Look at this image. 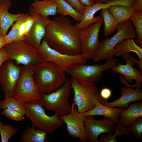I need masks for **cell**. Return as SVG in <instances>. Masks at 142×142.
<instances>
[{
    "label": "cell",
    "mask_w": 142,
    "mask_h": 142,
    "mask_svg": "<svg viewBox=\"0 0 142 142\" xmlns=\"http://www.w3.org/2000/svg\"><path fill=\"white\" fill-rule=\"evenodd\" d=\"M26 15V14H23L12 25V29L10 31L8 34L3 37L6 44L17 40L20 25L24 19Z\"/></svg>",
    "instance_id": "30"
},
{
    "label": "cell",
    "mask_w": 142,
    "mask_h": 142,
    "mask_svg": "<svg viewBox=\"0 0 142 142\" xmlns=\"http://www.w3.org/2000/svg\"><path fill=\"white\" fill-rule=\"evenodd\" d=\"M85 129L88 136V142H99L98 138L102 133L112 134L114 131L115 123L110 118L104 117V119H96L94 115L85 116Z\"/></svg>",
    "instance_id": "14"
},
{
    "label": "cell",
    "mask_w": 142,
    "mask_h": 142,
    "mask_svg": "<svg viewBox=\"0 0 142 142\" xmlns=\"http://www.w3.org/2000/svg\"><path fill=\"white\" fill-rule=\"evenodd\" d=\"M54 0L57 4V13L64 16L69 15L76 22L81 21L82 14L78 12L65 0Z\"/></svg>",
    "instance_id": "25"
},
{
    "label": "cell",
    "mask_w": 142,
    "mask_h": 142,
    "mask_svg": "<svg viewBox=\"0 0 142 142\" xmlns=\"http://www.w3.org/2000/svg\"><path fill=\"white\" fill-rule=\"evenodd\" d=\"M126 60L125 64H122L119 62L117 65L112 69L115 73H118L124 76V79L128 83H131L133 80L136 82V84L132 85L133 87L141 89L142 83V72L138 69L133 67L135 63L130 57L128 53L122 56Z\"/></svg>",
    "instance_id": "16"
},
{
    "label": "cell",
    "mask_w": 142,
    "mask_h": 142,
    "mask_svg": "<svg viewBox=\"0 0 142 142\" xmlns=\"http://www.w3.org/2000/svg\"><path fill=\"white\" fill-rule=\"evenodd\" d=\"M124 109L121 108L109 107L98 102L93 109L82 114L85 116L97 115L103 116L110 119L115 124L118 122L120 115Z\"/></svg>",
    "instance_id": "19"
},
{
    "label": "cell",
    "mask_w": 142,
    "mask_h": 142,
    "mask_svg": "<svg viewBox=\"0 0 142 142\" xmlns=\"http://www.w3.org/2000/svg\"><path fill=\"white\" fill-rule=\"evenodd\" d=\"M18 128L8 124L0 125V134L2 142H8L18 131Z\"/></svg>",
    "instance_id": "31"
},
{
    "label": "cell",
    "mask_w": 142,
    "mask_h": 142,
    "mask_svg": "<svg viewBox=\"0 0 142 142\" xmlns=\"http://www.w3.org/2000/svg\"><path fill=\"white\" fill-rule=\"evenodd\" d=\"M2 124V123L0 121V125Z\"/></svg>",
    "instance_id": "43"
},
{
    "label": "cell",
    "mask_w": 142,
    "mask_h": 142,
    "mask_svg": "<svg viewBox=\"0 0 142 142\" xmlns=\"http://www.w3.org/2000/svg\"><path fill=\"white\" fill-rule=\"evenodd\" d=\"M114 128L115 132L113 135L108 133L103 135H100L99 142H117L116 139L117 136L124 135L128 137L130 133L127 128L118 122L115 124Z\"/></svg>",
    "instance_id": "27"
},
{
    "label": "cell",
    "mask_w": 142,
    "mask_h": 142,
    "mask_svg": "<svg viewBox=\"0 0 142 142\" xmlns=\"http://www.w3.org/2000/svg\"><path fill=\"white\" fill-rule=\"evenodd\" d=\"M107 60L105 63L100 65L74 64L68 68L65 72L81 84H87L98 82L103 75V71L112 69L118 65L119 62L117 59L113 57Z\"/></svg>",
    "instance_id": "5"
},
{
    "label": "cell",
    "mask_w": 142,
    "mask_h": 142,
    "mask_svg": "<svg viewBox=\"0 0 142 142\" xmlns=\"http://www.w3.org/2000/svg\"><path fill=\"white\" fill-rule=\"evenodd\" d=\"M79 30L70 19L60 15L51 20L43 39L50 47L62 54L78 55L82 52Z\"/></svg>",
    "instance_id": "1"
},
{
    "label": "cell",
    "mask_w": 142,
    "mask_h": 142,
    "mask_svg": "<svg viewBox=\"0 0 142 142\" xmlns=\"http://www.w3.org/2000/svg\"><path fill=\"white\" fill-rule=\"evenodd\" d=\"M12 5L10 1L5 0L0 5V27L2 36L7 34L9 28L23 14H13L8 10Z\"/></svg>",
    "instance_id": "18"
},
{
    "label": "cell",
    "mask_w": 142,
    "mask_h": 142,
    "mask_svg": "<svg viewBox=\"0 0 142 142\" xmlns=\"http://www.w3.org/2000/svg\"><path fill=\"white\" fill-rule=\"evenodd\" d=\"M72 89L70 80L67 78L64 84L55 91L48 93H42L36 102L45 109L53 111L59 117L65 116L72 109L68 102Z\"/></svg>",
    "instance_id": "4"
},
{
    "label": "cell",
    "mask_w": 142,
    "mask_h": 142,
    "mask_svg": "<svg viewBox=\"0 0 142 142\" xmlns=\"http://www.w3.org/2000/svg\"><path fill=\"white\" fill-rule=\"evenodd\" d=\"M24 104L25 115L30 119L32 126L39 130L52 134L65 124L55 113L51 116L47 115L43 106L37 102Z\"/></svg>",
    "instance_id": "8"
},
{
    "label": "cell",
    "mask_w": 142,
    "mask_h": 142,
    "mask_svg": "<svg viewBox=\"0 0 142 142\" xmlns=\"http://www.w3.org/2000/svg\"><path fill=\"white\" fill-rule=\"evenodd\" d=\"M130 20L132 22L135 30L136 40L138 45L142 47V12L136 13L131 17Z\"/></svg>",
    "instance_id": "28"
},
{
    "label": "cell",
    "mask_w": 142,
    "mask_h": 142,
    "mask_svg": "<svg viewBox=\"0 0 142 142\" xmlns=\"http://www.w3.org/2000/svg\"><path fill=\"white\" fill-rule=\"evenodd\" d=\"M9 59L8 54L5 48L3 47L0 49V67L6 61Z\"/></svg>",
    "instance_id": "36"
},
{
    "label": "cell",
    "mask_w": 142,
    "mask_h": 142,
    "mask_svg": "<svg viewBox=\"0 0 142 142\" xmlns=\"http://www.w3.org/2000/svg\"><path fill=\"white\" fill-rule=\"evenodd\" d=\"M102 17V16H101ZM104 22L102 17L99 21L85 28L79 30V37L81 42L83 57L87 60L92 58L100 42L98 37L99 31Z\"/></svg>",
    "instance_id": "11"
},
{
    "label": "cell",
    "mask_w": 142,
    "mask_h": 142,
    "mask_svg": "<svg viewBox=\"0 0 142 142\" xmlns=\"http://www.w3.org/2000/svg\"><path fill=\"white\" fill-rule=\"evenodd\" d=\"M65 72L53 63L43 61L34 65L33 75L41 92L48 93L64 84L67 78Z\"/></svg>",
    "instance_id": "2"
},
{
    "label": "cell",
    "mask_w": 142,
    "mask_h": 142,
    "mask_svg": "<svg viewBox=\"0 0 142 142\" xmlns=\"http://www.w3.org/2000/svg\"><path fill=\"white\" fill-rule=\"evenodd\" d=\"M34 65H23L22 67L21 73L14 92L13 97L24 104L37 102L41 95L33 77Z\"/></svg>",
    "instance_id": "6"
},
{
    "label": "cell",
    "mask_w": 142,
    "mask_h": 142,
    "mask_svg": "<svg viewBox=\"0 0 142 142\" xmlns=\"http://www.w3.org/2000/svg\"><path fill=\"white\" fill-rule=\"evenodd\" d=\"M7 1H10V0H6Z\"/></svg>",
    "instance_id": "44"
},
{
    "label": "cell",
    "mask_w": 142,
    "mask_h": 142,
    "mask_svg": "<svg viewBox=\"0 0 142 142\" xmlns=\"http://www.w3.org/2000/svg\"><path fill=\"white\" fill-rule=\"evenodd\" d=\"M22 68L9 59L0 67V85L4 94V99L13 97Z\"/></svg>",
    "instance_id": "12"
},
{
    "label": "cell",
    "mask_w": 142,
    "mask_h": 142,
    "mask_svg": "<svg viewBox=\"0 0 142 142\" xmlns=\"http://www.w3.org/2000/svg\"><path fill=\"white\" fill-rule=\"evenodd\" d=\"M1 36H2V35L1 30V28L0 27V37Z\"/></svg>",
    "instance_id": "42"
},
{
    "label": "cell",
    "mask_w": 142,
    "mask_h": 142,
    "mask_svg": "<svg viewBox=\"0 0 142 142\" xmlns=\"http://www.w3.org/2000/svg\"><path fill=\"white\" fill-rule=\"evenodd\" d=\"M2 114L9 119L17 121H21L25 119L24 114L11 109H4Z\"/></svg>",
    "instance_id": "33"
},
{
    "label": "cell",
    "mask_w": 142,
    "mask_h": 142,
    "mask_svg": "<svg viewBox=\"0 0 142 142\" xmlns=\"http://www.w3.org/2000/svg\"><path fill=\"white\" fill-rule=\"evenodd\" d=\"M78 0L82 4L86 7L92 6L95 4L94 0Z\"/></svg>",
    "instance_id": "38"
},
{
    "label": "cell",
    "mask_w": 142,
    "mask_h": 142,
    "mask_svg": "<svg viewBox=\"0 0 142 142\" xmlns=\"http://www.w3.org/2000/svg\"><path fill=\"white\" fill-rule=\"evenodd\" d=\"M47 133L32 126H28L20 134L19 142H47Z\"/></svg>",
    "instance_id": "23"
},
{
    "label": "cell",
    "mask_w": 142,
    "mask_h": 142,
    "mask_svg": "<svg viewBox=\"0 0 142 142\" xmlns=\"http://www.w3.org/2000/svg\"><path fill=\"white\" fill-rule=\"evenodd\" d=\"M134 52L138 55L139 60L142 62V48L135 42L133 39H125L115 46L114 56L120 57L129 52Z\"/></svg>",
    "instance_id": "22"
},
{
    "label": "cell",
    "mask_w": 142,
    "mask_h": 142,
    "mask_svg": "<svg viewBox=\"0 0 142 142\" xmlns=\"http://www.w3.org/2000/svg\"><path fill=\"white\" fill-rule=\"evenodd\" d=\"M38 50L43 61L53 63L65 72L73 64L87 62L81 53L74 55L62 54L50 47L43 39Z\"/></svg>",
    "instance_id": "10"
},
{
    "label": "cell",
    "mask_w": 142,
    "mask_h": 142,
    "mask_svg": "<svg viewBox=\"0 0 142 142\" xmlns=\"http://www.w3.org/2000/svg\"><path fill=\"white\" fill-rule=\"evenodd\" d=\"M127 129L131 132L134 138L136 140H141L142 139V116L133 121Z\"/></svg>",
    "instance_id": "32"
},
{
    "label": "cell",
    "mask_w": 142,
    "mask_h": 142,
    "mask_svg": "<svg viewBox=\"0 0 142 142\" xmlns=\"http://www.w3.org/2000/svg\"><path fill=\"white\" fill-rule=\"evenodd\" d=\"M70 80L74 94L73 104L76 106L78 112L85 113L94 108L98 103L101 104L103 99L95 83L82 84L72 77Z\"/></svg>",
    "instance_id": "7"
},
{
    "label": "cell",
    "mask_w": 142,
    "mask_h": 142,
    "mask_svg": "<svg viewBox=\"0 0 142 142\" xmlns=\"http://www.w3.org/2000/svg\"><path fill=\"white\" fill-rule=\"evenodd\" d=\"M131 6L135 13L142 12V0H134Z\"/></svg>",
    "instance_id": "35"
},
{
    "label": "cell",
    "mask_w": 142,
    "mask_h": 142,
    "mask_svg": "<svg viewBox=\"0 0 142 142\" xmlns=\"http://www.w3.org/2000/svg\"><path fill=\"white\" fill-rule=\"evenodd\" d=\"M78 12L83 14L85 6L82 4L78 0H64Z\"/></svg>",
    "instance_id": "34"
},
{
    "label": "cell",
    "mask_w": 142,
    "mask_h": 142,
    "mask_svg": "<svg viewBox=\"0 0 142 142\" xmlns=\"http://www.w3.org/2000/svg\"><path fill=\"white\" fill-rule=\"evenodd\" d=\"M112 0H94L95 3H104L109 1Z\"/></svg>",
    "instance_id": "40"
},
{
    "label": "cell",
    "mask_w": 142,
    "mask_h": 142,
    "mask_svg": "<svg viewBox=\"0 0 142 142\" xmlns=\"http://www.w3.org/2000/svg\"><path fill=\"white\" fill-rule=\"evenodd\" d=\"M140 89L137 88L134 89L133 87H121L120 98L111 102L103 100L101 104L110 108L118 106L126 109L128 107V104L130 103L142 99V92Z\"/></svg>",
    "instance_id": "17"
},
{
    "label": "cell",
    "mask_w": 142,
    "mask_h": 142,
    "mask_svg": "<svg viewBox=\"0 0 142 142\" xmlns=\"http://www.w3.org/2000/svg\"><path fill=\"white\" fill-rule=\"evenodd\" d=\"M5 44L3 37H0V49L3 47Z\"/></svg>",
    "instance_id": "39"
},
{
    "label": "cell",
    "mask_w": 142,
    "mask_h": 142,
    "mask_svg": "<svg viewBox=\"0 0 142 142\" xmlns=\"http://www.w3.org/2000/svg\"><path fill=\"white\" fill-rule=\"evenodd\" d=\"M108 8L118 24L130 20L131 16L136 13L131 6L116 5L110 6Z\"/></svg>",
    "instance_id": "24"
},
{
    "label": "cell",
    "mask_w": 142,
    "mask_h": 142,
    "mask_svg": "<svg viewBox=\"0 0 142 142\" xmlns=\"http://www.w3.org/2000/svg\"><path fill=\"white\" fill-rule=\"evenodd\" d=\"M100 16L103 18L104 27V31L105 36L110 35L114 32L118 24L109 11L106 7L101 9Z\"/></svg>",
    "instance_id": "26"
},
{
    "label": "cell",
    "mask_w": 142,
    "mask_h": 142,
    "mask_svg": "<svg viewBox=\"0 0 142 142\" xmlns=\"http://www.w3.org/2000/svg\"><path fill=\"white\" fill-rule=\"evenodd\" d=\"M10 108L21 112L25 115V107L22 103L13 97H9L0 101V109Z\"/></svg>",
    "instance_id": "29"
},
{
    "label": "cell",
    "mask_w": 142,
    "mask_h": 142,
    "mask_svg": "<svg viewBox=\"0 0 142 142\" xmlns=\"http://www.w3.org/2000/svg\"><path fill=\"white\" fill-rule=\"evenodd\" d=\"M9 59L16 64L34 65L43 61L38 49L24 39L18 40L6 44Z\"/></svg>",
    "instance_id": "9"
},
{
    "label": "cell",
    "mask_w": 142,
    "mask_h": 142,
    "mask_svg": "<svg viewBox=\"0 0 142 142\" xmlns=\"http://www.w3.org/2000/svg\"><path fill=\"white\" fill-rule=\"evenodd\" d=\"M5 0H0V5H1Z\"/></svg>",
    "instance_id": "41"
},
{
    "label": "cell",
    "mask_w": 142,
    "mask_h": 142,
    "mask_svg": "<svg viewBox=\"0 0 142 142\" xmlns=\"http://www.w3.org/2000/svg\"><path fill=\"white\" fill-rule=\"evenodd\" d=\"M66 124L68 133L73 138H79L81 142H87L88 136L84 125L85 116L78 111L73 104L72 109L67 115L59 117Z\"/></svg>",
    "instance_id": "13"
},
{
    "label": "cell",
    "mask_w": 142,
    "mask_h": 142,
    "mask_svg": "<svg viewBox=\"0 0 142 142\" xmlns=\"http://www.w3.org/2000/svg\"><path fill=\"white\" fill-rule=\"evenodd\" d=\"M29 14L33 17L34 22L24 39L38 49L45 35L47 27L52 20L48 16L44 17L35 13L30 9Z\"/></svg>",
    "instance_id": "15"
},
{
    "label": "cell",
    "mask_w": 142,
    "mask_h": 142,
    "mask_svg": "<svg viewBox=\"0 0 142 142\" xmlns=\"http://www.w3.org/2000/svg\"><path fill=\"white\" fill-rule=\"evenodd\" d=\"M128 107L121 113L118 122L126 127L137 118L142 116V102L129 103Z\"/></svg>",
    "instance_id": "20"
},
{
    "label": "cell",
    "mask_w": 142,
    "mask_h": 142,
    "mask_svg": "<svg viewBox=\"0 0 142 142\" xmlns=\"http://www.w3.org/2000/svg\"><path fill=\"white\" fill-rule=\"evenodd\" d=\"M57 7L54 0H35L31 3L30 9L35 13L48 17L57 14Z\"/></svg>",
    "instance_id": "21"
},
{
    "label": "cell",
    "mask_w": 142,
    "mask_h": 142,
    "mask_svg": "<svg viewBox=\"0 0 142 142\" xmlns=\"http://www.w3.org/2000/svg\"><path fill=\"white\" fill-rule=\"evenodd\" d=\"M116 29L117 32L113 36L100 42L92 58L94 61L107 60L113 57L115 46L119 43L125 39L136 38L135 29L130 20L118 24Z\"/></svg>",
    "instance_id": "3"
},
{
    "label": "cell",
    "mask_w": 142,
    "mask_h": 142,
    "mask_svg": "<svg viewBox=\"0 0 142 142\" xmlns=\"http://www.w3.org/2000/svg\"><path fill=\"white\" fill-rule=\"evenodd\" d=\"M99 94L103 99L107 100L111 96L112 92L110 89L105 88L101 90Z\"/></svg>",
    "instance_id": "37"
}]
</instances>
